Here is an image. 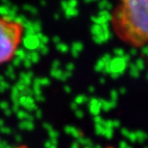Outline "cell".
Wrapping results in <instances>:
<instances>
[{"mask_svg": "<svg viewBox=\"0 0 148 148\" xmlns=\"http://www.w3.org/2000/svg\"><path fill=\"white\" fill-rule=\"evenodd\" d=\"M112 136H114V129L106 127V130H105V133H104V137L110 140V138H112Z\"/></svg>", "mask_w": 148, "mask_h": 148, "instance_id": "obj_7", "label": "cell"}, {"mask_svg": "<svg viewBox=\"0 0 148 148\" xmlns=\"http://www.w3.org/2000/svg\"><path fill=\"white\" fill-rule=\"evenodd\" d=\"M145 148H148V147H145Z\"/></svg>", "mask_w": 148, "mask_h": 148, "instance_id": "obj_11", "label": "cell"}, {"mask_svg": "<svg viewBox=\"0 0 148 148\" xmlns=\"http://www.w3.org/2000/svg\"><path fill=\"white\" fill-rule=\"evenodd\" d=\"M79 143L82 144V145H84L85 148H91L93 146V143L92 141H91V140H90V138H85V137H81L78 138Z\"/></svg>", "mask_w": 148, "mask_h": 148, "instance_id": "obj_5", "label": "cell"}, {"mask_svg": "<svg viewBox=\"0 0 148 148\" xmlns=\"http://www.w3.org/2000/svg\"><path fill=\"white\" fill-rule=\"evenodd\" d=\"M118 146H119V148H133V147L130 146L129 144L126 143V141H124V140H121Z\"/></svg>", "mask_w": 148, "mask_h": 148, "instance_id": "obj_8", "label": "cell"}, {"mask_svg": "<svg viewBox=\"0 0 148 148\" xmlns=\"http://www.w3.org/2000/svg\"><path fill=\"white\" fill-rule=\"evenodd\" d=\"M135 135H136V138H137V141H138V143H143V141H145L148 138V135L146 133L143 131H140V130L136 131Z\"/></svg>", "mask_w": 148, "mask_h": 148, "instance_id": "obj_4", "label": "cell"}, {"mask_svg": "<svg viewBox=\"0 0 148 148\" xmlns=\"http://www.w3.org/2000/svg\"><path fill=\"white\" fill-rule=\"evenodd\" d=\"M106 130V126L104 125V122L102 124H95V133L98 136H104Z\"/></svg>", "mask_w": 148, "mask_h": 148, "instance_id": "obj_6", "label": "cell"}, {"mask_svg": "<svg viewBox=\"0 0 148 148\" xmlns=\"http://www.w3.org/2000/svg\"><path fill=\"white\" fill-rule=\"evenodd\" d=\"M111 28L121 42L133 48L148 46V0H115Z\"/></svg>", "mask_w": 148, "mask_h": 148, "instance_id": "obj_1", "label": "cell"}, {"mask_svg": "<svg viewBox=\"0 0 148 148\" xmlns=\"http://www.w3.org/2000/svg\"><path fill=\"white\" fill-rule=\"evenodd\" d=\"M109 148H112V147H109Z\"/></svg>", "mask_w": 148, "mask_h": 148, "instance_id": "obj_10", "label": "cell"}, {"mask_svg": "<svg viewBox=\"0 0 148 148\" xmlns=\"http://www.w3.org/2000/svg\"><path fill=\"white\" fill-rule=\"evenodd\" d=\"M72 148H79V145L77 143H74L73 144V146H72Z\"/></svg>", "mask_w": 148, "mask_h": 148, "instance_id": "obj_9", "label": "cell"}, {"mask_svg": "<svg viewBox=\"0 0 148 148\" xmlns=\"http://www.w3.org/2000/svg\"><path fill=\"white\" fill-rule=\"evenodd\" d=\"M24 36L20 21L0 16V66L9 63L18 50Z\"/></svg>", "mask_w": 148, "mask_h": 148, "instance_id": "obj_2", "label": "cell"}, {"mask_svg": "<svg viewBox=\"0 0 148 148\" xmlns=\"http://www.w3.org/2000/svg\"><path fill=\"white\" fill-rule=\"evenodd\" d=\"M121 134H122L126 138H128L130 141H132V143H136V141H137L135 132L129 131L127 128H122V129H121Z\"/></svg>", "mask_w": 148, "mask_h": 148, "instance_id": "obj_3", "label": "cell"}]
</instances>
